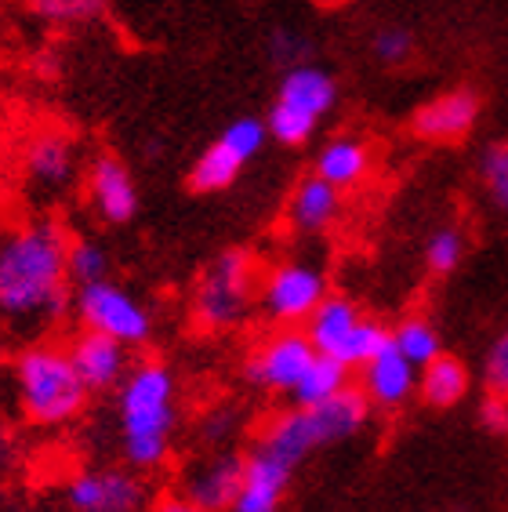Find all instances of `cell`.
<instances>
[{
	"label": "cell",
	"instance_id": "obj_1",
	"mask_svg": "<svg viewBox=\"0 0 508 512\" xmlns=\"http://www.w3.org/2000/svg\"><path fill=\"white\" fill-rule=\"evenodd\" d=\"M66 233L30 222L0 244V313L15 320H59L69 306Z\"/></svg>",
	"mask_w": 508,
	"mask_h": 512
},
{
	"label": "cell",
	"instance_id": "obj_2",
	"mask_svg": "<svg viewBox=\"0 0 508 512\" xmlns=\"http://www.w3.org/2000/svg\"><path fill=\"white\" fill-rule=\"evenodd\" d=\"M175 396V371L160 360H142L117 385L120 444L135 469H160L167 462L178 422Z\"/></svg>",
	"mask_w": 508,
	"mask_h": 512
},
{
	"label": "cell",
	"instance_id": "obj_3",
	"mask_svg": "<svg viewBox=\"0 0 508 512\" xmlns=\"http://www.w3.org/2000/svg\"><path fill=\"white\" fill-rule=\"evenodd\" d=\"M15 385L22 411L37 425H66L88 404V385L62 345H30L15 360Z\"/></svg>",
	"mask_w": 508,
	"mask_h": 512
},
{
	"label": "cell",
	"instance_id": "obj_4",
	"mask_svg": "<svg viewBox=\"0 0 508 512\" xmlns=\"http://www.w3.org/2000/svg\"><path fill=\"white\" fill-rule=\"evenodd\" d=\"M254 298V258L240 247L222 251L200 273L193 291V320L204 331H229L247 316Z\"/></svg>",
	"mask_w": 508,
	"mask_h": 512
},
{
	"label": "cell",
	"instance_id": "obj_5",
	"mask_svg": "<svg viewBox=\"0 0 508 512\" xmlns=\"http://www.w3.org/2000/svg\"><path fill=\"white\" fill-rule=\"evenodd\" d=\"M73 309H77L84 331H95V335H106L120 345H146L153 335V316L149 309L138 302L127 287L113 284V280H98V284L80 287L77 298H73Z\"/></svg>",
	"mask_w": 508,
	"mask_h": 512
},
{
	"label": "cell",
	"instance_id": "obj_6",
	"mask_svg": "<svg viewBox=\"0 0 508 512\" xmlns=\"http://www.w3.org/2000/svg\"><path fill=\"white\" fill-rule=\"evenodd\" d=\"M327 295V276L309 262H284L262 280L258 302L269 313V320L280 327L305 324L309 313L323 302Z\"/></svg>",
	"mask_w": 508,
	"mask_h": 512
},
{
	"label": "cell",
	"instance_id": "obj_7",
	"mask_svg": "<svg viewBox=\"0 0 508 512\" xmlns=\"http://www.w3.org/2000/svg\"><path fill=\"white\" fill-rule=\"evenodd\" d=\"M313 356L316 349L302 327H280L244 360V378L265 393H291Z\"/></svg>",
	"mask_w": 508,
	"mask_h": 512
},
{
	"label": "cell",
	"instance_id": "obj_8",
	"mask_svg": "<svg viewBox=\"0 0 508 512\" xmlns=\"http://www.w3.org/2000/svg\"><path fill=\"white\" fill-rule=\"evenodd\" d=\"M479 109H483V102H479V95L472 88L443 91V95L414 109L411 131L429 146H454V142L472 135Z\"/></svg>",
	"mask_w": 508,
	"mask_h": 512
},
{
	"label": "cell",
	"instance_id": "obj_9",
	"mask_svg": "<svg viewBox=\"0 0 508 512\" xmlns=\"http://www.w3.org/2000/svg\"><path fill=\"white\" fill-rule=\"evenodd\" d=\"M146 487L127 469H84L66 483V502L73 512H135Z\"/></svg>",
	"mask_w": 508,
	"mask_h": 512
},
{
	"label": "cell",
	"instance_id": "obj_10",
	"mask_svg": "<svg viewBox=\"0 0 508 512\" xmlns=\"http://www.w3.org/2000/svg\"><path fill=\"white\" fill-rule=\"evenodd\" d=\"M294 473L298 469L291 462L276 458L262 444H254L244 454V480H240V491H236V502L229 512H280Z\"/></svg>",
	"mask_w": 508,
	"mask_h": 512
},
{
	"label": "cell",
	"instance_id": "obj_11",
	"mask_svg": "<svg viewBox=\"0 0 508 512\" xmlns=\"http://www.w3.org/2000/svg\"><path fill=\"white\" fill-rule=\"evenodd\" d=\"M88 200H91V207H95V215L102 218V222H109V226H124V222L135 218L138 186H135V178H131L124 160L109 157V153L91 160Z\"/></svg>",
	"mask_w": 508,
	"mask_h": 512
},
{
	"label": "cell",
	"instance_id": "obj_12",
	"mask_svg": "<svg viewBox=\"0 0 508 512\" xmlns=\"http://www.w3.org/2000/svg\"><path fill=\"white\" fill-rule=\"evenodd\" d=\"M360 393L367 396V404L381 407V411H400L414 393H418V367L400 356L396 345L381 349L371 364L360 367Z\"/></svg>",
	"mask_w": 508,
	"mask_h": 512
},
{
	"label": "cell",
	"instance_id": "obj_13",
	"mask_svg": "<svg viewBox=\"0 0 508 512\" xmlns=\"http://www.w3.org/2000/svg\"><path fill=\"white\" fill-rule=\"evenodd\" d=\"M69 360L77 367L80 382L88 385V393H106V389H117L124 382V375L131 371V356H127V345L113 342L106 335H95V331H80L69 345Z\"/></svg>",
	"mask_w": 508,
	"mask_h": 512
},
{
	"label": "cell",
	"instance_id": "obj_14",
	"mask_svg": "<svg viewBox=\"0 0 508 512\" xmlns=\"http://www.w3.org/2000/svg\"><path fill=\"white\" fill-rule=\"evenodd\" d=\"M244 480V454H215L186 476V498L207 512H229Z\"/></svg>",
	"mask_w": 508,
	"mask_h": 512
},
{
	"label": "cell",
	"instance_id": "obj_15",
	"mask_svg": "<svg viewBox=\"0 0 508 512\" xmlns=\"http://www.w3.org/2000/svg\"><path fill=\"white\" fill-rule=\"evenodd\" d=\"M273 102L298 109V113H305V117H313L320 124L334 109V102H338V80L323 66H316V62H302V66L284 69Z\"/></svg>",
	"mask_w": 508,
	"mask_h": 512
},
{
	"label": "cell",
	"instance_id": "obj_16",
	"mask_svg": "<svg viewBox=\"0 0 508 512\" xmlns=\"http://www.w3.org/2000/svg\"><path fill=\"white\" fill-rule=\"evenodd\" d=\"M342 211V189H334L331 182H323L320 175H305L294 186L291 200H287V222L294 233L302 237H316L331 226Z\"/></svg>",
	"mask_w": 508,
	"mask_h": 512
},
{
	"label": "cell",
	"instance_id": "obj_17",
	"mask_svg": "<svg viewBox=\"0 0 508 512\" xmlns=\"http://www.w3.org/2000/svg\"><path fill=\"white\" fill-rule=\"evenodd\" d=\"M371 171V149L367 142L356 135H334L316 149L313 175H320L323 182H331L334 189H352L360 186Z\"/></svg>",
	"mask_w": 508,
	"mask_h": 512
},
{
	"label": "cell",
	"instance_id": "obj_18",
	"mask_svg": "<svg viewBox=\"0 0 508 512\" xmlns=\"http://www.w3.org/2000/svg\"><path fill=\"white\" fill-rule=\"evenodd\" d=\"M26 175L40 189H62L77 175V149L62 131H44L26 149Z\"/></svg>",
	"mask_w": 508,
	"mask_h": 512
},
{
	"label": "cell",
	"instance_id": "obj_19",
	"mask_svg": "<svg viewBox=\"0 0 508 512\" xmlns=\"http://www.w3.org/2000/svg\"><path fill=\"white\" fill-rule=\"evenodd\" d=\"M360 320H363L360 306H356L349 295H334V291H327L320 306L309 313L302 331H305V338L313 342L316 353L338 356V349H342L345 338L352 335V327L360 324Z\"/></svg>",
	"mask_w": 508,
	"mask_h": 512
},
{
	"label": "cell",
	"instance_id": "obj_20",
	"mask_svg": "<svg viewBox=\"0 0 508 512\" xmlns=\"http://www.w3.org/2000/svg\"><path fill=\"white\" fill-rule=\"evenodd\" d=\"M472 389L469 367L461 364L458 356L440 353L432 364H425L418 371V396L436 411H447V407H458Z\"/></svg>",
	"mask_w": 508,
	"mask_h": 512
},
{
	"label": "cell",
	"instance_id": "obj_21",
	"mask_svg": "<svg viewBox=\"0 0 508 512\" xmlns=\"http://www.w3.org/2000/svg\"><path fill=\"white\" fill-rule=\"evenodd\" d=\"M349 367L334 356L316 353L313 364L305 367V375L298 378V385L291 389L294 407H313V404H327L331 396H338L342 389H349Z\"/></svg>",
	"mask_w": 508,
	"mask_h": 512
},
{
	"label": "cell",
	"instance_id": "obj_22",
	"mask_svg": "<svg viewBox=\"0 0 508 512\" xmlns=\"http://www.w3.org/2000/svg\"><path fill=\"white\" fill-rule=\"evenodd\" d=\"M240 171H244V160L236 157L225 142H218L215 138V142L196 157L193 168H189V189H193V193H204V197H211V193H225V189L240 178Z\"/></svg>",
	"mask_w": 508,
	"mask_h": 512
},
{
	"label": "cell",
	"instance_id": "obj_23",
	"mask_svg": "<svg viewBox=\"0 0 508 512\" xmlns=\"http://www.w3.org/2000/svg\"><path fill=\"white\" fill-rule=\"evenodd\" d=\"M392 345H396L400 356H407L418 371L443 353L440 327L432 324L429 316H407V320H400V324L392 327Z\"/></svg>",
	"mask_w": 508,
	"mask_h": 512
},
{
	"label": "cell",
	"instance_id": "obj_24",
	"mask_svg": "<svg viewBox=\"0 0 508 512\" xmlns=\"http://www.w3.org/2000/svg\"><path fill=\"white\" fill-rule=\"evenodd\" d=\"M389 345H392V327L374 320V316H363L360 324L352 327V335L345 338V345L338 349L334 360H342L349 371H360L363 364H371L374 356H378L381 349H389Z\"/></svg>",
	"mask_w": 508,
	"mask_h": 512
},
{
	"label": "cell",
	"instance_id": "obj_25",
	"mask_svg": "<svg viewBox=\"0 0 508 512\" xmlns=\"http://www.w3.org/2000/svg\"><path fill=\"white\" fill-rule=\"evenodd\" d=\"M66 276L77 287L109 280V255L95 240H69L66 247Z\"/></svg>",
	"mask_w": 508,
	"mask_h": 512
},
{
	"label": "cell",
	"instance_id": "obj_26",
	"mask_svg": "<svg viewBox=\"0 0 508 512\" xmlns=\"http://www.w3.org/2000/svg\"><path fill=\"white\" fill-rule=\"evenodd\" d=\"M316 128H320V124H316L313 117H305L298 109L280 106V102H273L269 113H265V131H269V138L287 149H298V146H305V142H313Z\"/></svg>",
	"mask_w": 508,
	"mask_h": 512
},
{
	"label": "cell",
	"instance_id": "obj_27",
	"mask_svg": "<svg viewBox=\"0 0 508 512\" xmlns=\"http://www.w3.org/2000/svg\"><path fill=\"white\" fill-rule=\"evenodd\" d=\"M461 258H465V233L458 226H440L425 240V269L432 276L458 273Z\"/></svg>",
	"mask_w": 508,
	"mask_h": 512
},
{
	"label": "cell",
	"instance_id": "obj_28",
	"mask_svg": "<svg viewBox=\"0 0 508 512\" xmlns=\"http://www.w3.org/2000/svg\"><path fill=\"white\" fill-rule=\"evenodd\" d=\"M218 142H225V146L233 149L236 157L247 164V160H254L258 153H262V146L269 142V131H265L262 117H236L222 128Z\"/></svg>",
	"mask_w": 508,
	"mask_h": 512
},
{
	"label": "cell",
	"instance_id": "obj_29",
	"mask_svg": "<svg viewBox=\"0 0 508 512\" xmlns=\"http://www.w3.org/2000/svg\"><path fill=\"white\" fill-rule=\"evenodd\" d=\"M479 171H483V186H487L494 207H501L508 215V138L494 142V146L483 153Z\"/></svg>",
	"mask_w": 508,
	"mask_h": 512
},
{
	"label": "cell",
	"instance_id": "obj_30",
	"mask_svg": "<svg viewBox=\"0 0 508 512\" xmlns=\"http://www.w3.org/2000/svg\"><path fill=\"white\" fill-rule=\"evenodd\" d=\"M109 0H33V11H37L44 22H59V26H69V22H88L98 19L106 11Z\"/></svg>",
	"mask_w": 508,
	"mask_h": 512
},
{
	"label": "cell",
	"instance_id": "obj_31",
	"mask_svg": "<svg viewBox=\"0 0 508 512\" xmlns=\"http://www.w3.org/2000/svg\"><path fill=\"white\" fill-rule=\"evenodd\" d=\"M309 55H313V40L305 37V33L291 30V26H280V30L269 33V59L276 66H302V62H309Z\"/></svg>",
	"mask_w": 508,
	"mask_h": 512
},
{
	"label": "cell",
	"instance_id": "obj_32",
	"mask_svg": "<svg viewBox=\"0 0 508 512\" xmlns=\"http://www.w3.org/2000/svg\"><path fill=\"white\" fill-rule=\"evenodd\" d=\"M374 55L385 66H403V62L414 55V37L411 30L403 26H385V30L374 33Z\"/></svg>",
	"mask_w": 508,
	"mask_h": 512
},
{
	"label": "cell",
	"instance_id": "obj_33",
	"mask_svg": "<svg viewBox=\"0 0 508 512\" xmlns=\"http://www.w3.org/2000/svg\"><path fill=\"white\" fill-rule=\"evenodd\" d=\"M483 382L487 393L505 396L508 400V327L494 338V345L487 349V364H483Z\"/></svg>",
	"mask_w": 508,
	"mask_h": 512
},
{
	"label": "cell",
	"instance_id": "obj_34",
	"mask_svg": "<svg viewBox=\"0 0 508 512\" xmlns=\"http://www.w3.org/2000/svg\"><path fill=\"white\" fill-rule=\"evenodd\" d=\"M479 425L494 436L508 433V400L505 396L483 393V400H479Z\"/></svg>",
	"mask_w": 508,
	"mask_h": 512
},
{
	"label": "cell",
	"instance_id": "obj_35",
	"mask_svg": "<svg viewBox=\"0 0 508 512\" xmlns=\"http://www.w3.org/2000/svg\"><path fill=\"white\" fill-rule=\"evenodd\" d=\"M236 425H240V414L233 407H218V411H211L204 418V436L211 444H222V440H229L236 433Z\"/></svg>",
	"mask_w": 508,
	"mask_h": 512
},
{
	"label": "cell",
	"instance_id": "obj_36",
	"mask_svg": "<svg viewBox=\"0 0 508 512\" xmlns=\"http://www.w3.org/2000/svg\"><path fill=\"white\" fill-rule=\"evenodd\" d=\"M157 512H207V509H200L196 502H189L186 494H175V498H164V502L157 505Z\"/></svg>",
	"mask_w": 508,
	"mask_h": 512
},
{
	"label": "cell",
	"instance_id": "obj_37",
	"mask_svg": "<svg viewBox=\"0 0 508 512\" xmlns=\"http://www.w3.org/2000/svg\"><path fill=\"white\" fill-rule=\"evenodd\" d=\"M309 4H313V8H342V4H349V0H309Z\"/></svg>",
	"mask_w": 508,
	"mask_h": 512
}]
</instances>
